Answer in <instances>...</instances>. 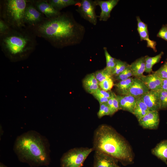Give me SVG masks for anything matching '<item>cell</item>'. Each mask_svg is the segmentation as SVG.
<instances>
[{
    "instance_id": "6da1fadb",
    "label": "cell",
    "mask_w": 167,
    "mask_h": 167,
    "mask_svg": "<svg viewBox=\"0 0 167 167\" xmlns=\"http://www.w3.org/2000/svg\"><path fill=\"white\" fill-rule=\"evenodd\" d=\"M28 28L36 36L44 38L58 49L79 43L85 32L84 27L68 12H61L55 17L46 18L39 24Z\"/></svg>"
},
{
    "instance_id": "7a4b0ae2",
    "label": "cell",
    "mask_w": 167,
    "mask_h": 167,
    "mask_svg": "<svg viewBox=\"0 0 167 167\" xmlns=\"http://www.w3.org/2000/svg\"><path fill=\"white\" fill-rule=\"evenodd\" d=\"M13 150L19 161L31 167L47 166L50 162L49 141L35 131H29L17 136Z\"/></svg>"
},
{
    "instance_id": "3957f363",
    "label": "cell",
    "mask_w": 167,
    "mask_h": 167,
    "mask_svg": "<svg viewBox=\"0 0 167 167\" xmlns=\"http://www.w3.org/2000/svg\"><path fill=\"white\" fill-rule=\"evenodd\" d=\"M93 144L94 151L104 153L123 165L133 163V155L130 146L110 126L102 124L96 129L94 133Z\"/></svg>"
},
{
    "instance_id": "277c9868",
    "label": "cell",
    "mask_w": 167,
    "mask_h": 167,
    "mask_svg": "<svg viewBox=\"0 0 167 167\" xmlns=\"http://www.w3.org/2000/svg\"><path fill=\"white\" fill-rule=\"evenodd\" d=\"M36 36L27 27L11 30L0 36L1 49L11 62L24 60L34 51L37 45Z\"/></svg>"
},
{
    "instance_id": "5b68a950",
    "label": "cell",
    "mask_w": 167,
    "mask_h": 167,
    "mask_svg": "<svg viewBox=\"0 0 167 167\" xmlns=\"http://www.w3.org/2000/svg\"><path fill=\"white\" fill-rule=\"evenodd\" d=\"M28 0H0V18L12 28L26 27L24 15Z\"/></svg>"
},
{
    "instance_id": "8992f818",
    "label": "cell",
    "mask_w": 167,
    "mask_h": 167,
    "mask_svg": "<svg viewBox=\"0 0 167 167\" xmlns=\"http://www.w3.org/2000/svg\"><path fill=\"white\" fill-rule=\"evenodd\" d=\"M94 151L92 148H76L63 154L60 159L61 167H82L89 155Z\"/></svg>"
},
{
    "instance_id": "52a82bcc",
    "label": "cell",
    "mask_w": 167,
    "mask_h": 167,
    "mask_svg": "<svg viewBox=\"0 0 167 167\" xmlns=\"http://www.w3.org/2000/svg\"><path fill=\"white\" fill-rule=\"evenodd\" d=\"M46 18L35 8L30 0H28L24 15V22L27 27H34L40 23Z\"/></svg>"
},
{
    "instance_id": "ba28073f",
    "label": "cell",
    "mask_w": 167,
    "mask_h": 167,
    "mask_svg": "<svg viewBox=\"0 0 167 167\" xmlns=\"http://www.w3.org/2000/svg\"><path fill=\"white\" fill-rule=\"evenodd\" d=\"M78 11L84 19L94 25L97 22V16L95 9L96 6L94 1L83 0L79 3Z\"/></svg>"
},
{
    "instance_id": "9c48e42d",
    "label": "cell",
    "mask_w": 167,
    "mask_h": 167,
    "mask_svg": "<svg viewBox=\"0 0 167 167\" xmlns=\"http://www.w3.org/2000/svg\"><path fill=\"white\" fill-rule=\"evenodd\" d=\"M95 151L93 167H120L117 159L101 152Z\"/></svg>"
},
{
    "instance_id": "30bf717a",
    "label": "cell",
    "mask_w": 167,
    "mask_h": 167,
    "mask_svg": "<svg viewBox=\"0 0 167 167\" xmlns=\"http://www.w3.org/2000/svg\"><path fill=\"white\" fill-rule=\"evenodd\" d=\"M140 97L150 111H158L161 109L159 91L150 90Z\"/></svg>"
},
{
    "instance_id": "8fae6325",
    "label": "cell",
    "mask_w": 167,
    "mask_h": 167,
    "mask_svg": "<svg viewBox=\"0 0 167 167\" xmlns=\"http://www.w3.org/2000/svg\"><path fill=\"white\" fill-rule=\"evenodd\" d=\"M35 8L47 18L56 16L61 13L55 9L48 0H30Z\"/></svg>"
},
{
    "instance_id": "7c38bea8",
    "label": "cell",
    "mask_w": 167,
    "mask_h": 167,
    "mask_svg": "<svg viewBox=\"0 0 167 167\" xmlns=\"http://www.w3.org/2000/svg\"><path fill=\"white\" fill-rule=\"evenodd\" d=\"M139 125L146 129H156L159 126L160 118L158 111H150L138 121Z\"/></svg>"
},
{
    "instance_id": "4fadbf2b",
    "label": "cell",
    "mask_w": 167,
    "mask_h": 167,
    "mask_svg": "<svg viewBox=\"0 0 167 167\" xmlns=\"http://www.w3.org/2000/svg\"><path fill=\"white\" fill-rule=\"evenodd\" d=\"M119 1V0H95L96 5L99 6L101 9V12L99 16V20L101 21H107L110 17L112 10L117 4Z\"/></svg>"
},
{
    "instance_id": "5bb4252c",
    "label": "cell",
    "mask_w": 167,
    "mask_h": 167,
    "mask_svg": "<svg viewBox=\"0 0 167 167\" xmlns=\"http://www.w3.org/2000/svg\"><path fill=\"white\" fill-rule=\"evenodd\" d=\"M149 89L139 78H133L132 84L125 95L138 97L149 91Z\"/></svg>"
},
{
    "instance_id": "9a60e30c",
    "label": "cell",
    "mask_w": 167,
    "mask_h": 167,
    "mask_svg": "<svg viewBox=\"0 0 167 167\" xmlns=\"http://www.w3.org/2000/svg\"><path fill=\"white\" fill-rule=\"evenodd\" d=\"M119 110L133 113L137 98L130 95H117Z\"/></svg>"
},
{
    "instance_id": "2e32d148",
    "label": "cell",
    "mask_w": 167,
    "mask_h": 167,
    "mask_svg": "<svg viewBox=\"0 0 167 167\" xmlns=\"http://www.w3.org/2000/svg\"><path fill=\"white\" fill-rule=\"evenodd\" d=\"M139 78L150 90L159 91L161 90L162 79L154 73L143 75Z\"/></svg>"
},
{
    "instance_id": "e0dca14e",
    "label": "cell",
    "mask_w": 167,
    "mask_h": 167,
    "mask_svg": "<svg viewBox=\"0 0 167 167\" xmlns=\"http://www.w3.org/2000/svg\"><path fill=\"white\" fill-rule=\"evenodd\" d=\"M151 152L154 155L167 165V139L161 141Z\"/></svg>"
},
{
    "instance_id": "ac0fdd59",
    "label": "cell",
    "mask_w": 167,
    "mask_h": 167,
    "mask_svg": "<svg viewBox=\"0 0 167 167\" xmlns=\"http://www.w3.org/2000/svg\"><path fill=\"white\" fill-rule=\"evenodd\" d=\"M145 56L137 59L130 65L133 76L140 78L144 75L145 67Z\"/></svg>"
},
{
    "instance_id": "d6986e66",
    "label": "cell",
    "mask_w": 167,
    "mask_h": 167,
    "mask_svg": "<svg viewBox=\"0 0 167 167\" xmlns=\"http://www.w3.org/2000/svg\"><path fill=\"white\" fill-rule=\"evenodd\" d=\"M149 111V109L140 97H137L132 114L136 117L138 121Z\"/></svg>"
},
{
    "instance_id": "ffe728a7",
    "label": "cell",
    "mask_w": 167,
    "mask_h": 167,
    "mask_svg": "<svg viewBox=\"0 0 167 167\" xmlns=\"http://www.w3.org/2000/svg\"><path fill=\"white\" fill-rule=\"evenodd\" d=\"M48 1L55 9L59 11L67 6L76 5L78 3L77 1L74 0H48Z\"/></svg>"
},
{
    "instance_id": "44dd1931",
    "label": "cell",
    "mask_w": 167,
    "mask_h": 167,
    "mask_svg": "<svg viewBox=\"0 0 167 167\" xmlns=\"http://www.w3.org/2000/svg\"><path fill=\"white\" fill-rule=\"evenodd\" d=\"M133 78L131 77L114 84V86L117 91L121 95H123L125 94L132 84Z\"/></svg>"
},
{
    "instance_id": "7402d4cb",
    "label": "cell",
    "mask_w": 167,
    "mask_h": 167,
    "mask_svg": "<svg viewBox=\"0 0 167 167\" xmlns=\"http://www.w3.org/2000/svg\"><path fill=\"white\" fill-rule=\"evenodd\" d=\"M106 60V66L105 68L107 71L112 76V73L115 66L117 59L112 57L109 53L107 48H103Z\"/></svg>"
},
{
    "instance_id": "603a6c76",
    "label": "cell",
    "mask_w": 167,
    "mask_h": 167,
    "mask_svg": "<svg viewBox=\"0 0 167 167\" xmlns=\"http://www.w3.org/2000/svg\"><path fill=\"white\" fill-rule=\"evenodd\" d=\"M139 34L140 40L146 41L147 43V46L152 49L153 50L156 51V42L151 40L149 38L148 29H137Z\"/></svg>"
},
{
    "instance_id": "cb8c5ba5",
    "label": "cell",
    "mask_w": 167,
    "mask_h": 167,
    "mask_svg": "<svg viewBox=\"0 0 167 167\" xmlns=\"http://www.w3.org/2000/svg\"><path fill=\"white\" fill-rule=\"evenodd\" d=\"M129 65L126 62L117 59L116 63L112 75L117 76L123 71Z\"/></svg>"
},
{
    "instance_id": "d4e9b609",
    "label": "cell",
    "mask_w": 167,
    "mask_h": 167,
    "mask_svg": "<svg viewBox=\"0 0 167 167\" xmlns=\"http://www.w3.org/2000/svg\"><path fill=\"white\" fill-rule=\"evenodd\" d=\"M99 85L101 89L108 92L111 89L114 84L112 78H110L99 83Z\"/></svg>"
},
{
    "instance_id": "484cf974",
    "label": "cell",
    "mask_w": 167,
    "mask_h": 167,
    "mask_svg": "<svg viewBox=\"0 0 167 167\" xmlns=\"http://www.w3.org/2000/svg\"><path fill=\"white\" fill-rule=\"evenodd\" d=\"M153 73L162 79H167V62L165 61L158 70Z\"/></svg>"
},
{
    "instance_id": "4316f807",
    "label": "cell",
    "mask_w": 167,
    "mask_h": 167,
    "mask_svg": "<svg viewBox=\"0 0 167 167\" xmlns=\"http://www.w3.org/2000/svg\"><path fill=\"white\" fill-rule=\"evenodd\" d=\"M97 115L99 118H101L106 115L110 116V110L107 103H103L100 105Z\"/></svg>"
},
{
    "instance_id": "83f0119b",
    "label": "cell",
    "mask_w": 167,
    "mask_h": 167,
    "mask_svg": "<svg viewBox=\"0 0 167 167\" xmlns=\"http://www.w3.org/2000/svg\"><path fill=\"white\" fill-rule=\"evenodd\" d=\"M164 54V52L162 51L158 54L153 57L145 56V63L153 66L155 64L160 62Z\"/></svg>"
},
{
    "instance_id": "f1b7e54d",
    "label": "cell",
    "mask_w": 167,
    "mask_h": 167,
    "mask_svg": "<svg viewBox=\"0 0 167 167\" xmlns=\"http://www.w3.org/2000/svg\"><path fill=\"white\" fill-rule=\"evenodd\" d=\"M99 83L96 79L94 73L87 75L83 80V86L99 84Z\"/></svg>"
},
{
    "instance_id": "f546056e",
    "label": "cell",
    "mask_w": 167,
    "mask_h": 167,
    "mask_svg": "<svg viewBox=\"0 0 167 167\" xmlns=\"http://www.w3.org/2000/svg\"><path fill=\"white\" fill-rule=\"evenodd\" d=\"M160 99L161 104V109L166 110L167 109V92L162 90L159 91Z\"/></svg>"
},
{
    "instance_id": "4dcf8cb0",
    "label": "cell",
    "mask_w": 167,
    "mask_h": 167,
    "mask_svg": "<svg viewBox=\"0 0 167 167\" xmlns=\"http://www.w3.org/2000/svg\"><path fill=\"white\" fill-rule=\"evenodd\" d=\"M11 28L5 21L0 18V36L6 34Z\"/></svg>"
},
{
    "instance_id": "1f68e13d",
    "label": "cell",
    "mask_w": 167,
    "mask_h": 167,
    "mask_svg": "<svg viewBox=\"0 0 167 167\" xmlns=\"http://www.w3.org/2000/svg\"><path fill=\"white\" fill-rule=\"evenodd\" d=\"M111 97L113 100L112 115L119 110V103L117 95L111 92Z\"/></svg>"
},
{
    "instance_id": "d6a6232c",
    "label": "cell",
    "mask_w": 167,
    "mask_h": 167,
    "mask_svg": "<svg viewBox=\"0 0 167 167\" xmlns=\"http://www.w3.org/2000/svg\"><path fill=\"white\" fill-rule=\"evenodd\" d=\"M157 36L167 41V24L162 25L158 33Z\"/></svg>"
},
{
    "instance_id": "836d02e7",
    "label": "cell",
    "mask_w": 167,
    "mask_h": 167,
    "mask_svg": "<svg viewBox=\"0 0 167 167\" xmlns=\"http://www.w3.org/2000/svg\"><path fill=\"white\" fill-rule=\"evenodd\" d=\"M84 87L86 91L92 94L95 92L100 88L99 84H96L84 85Z\"/></svg>"
},
{
    "instance_id": "e575fe53",
    "label": "cell",
    "mask_w": 167,
    "mask_h": 167,
    "mask_svg": "<svg viewBox=\"0 0 167 167\" xmlns=\"http://www.w3.org/2000/svg\"><path fill=\"white\" fill-rule=\"evenodd\" d=\"M129 78L127 73L126 68L118 75L115 76V78L116 80L119 81L125 80Z\"/></svg>"
},
{
    "instance_id": "d590c367",
    "label": "cell",
    "mask_w": 167,
    "mask_h": 167,
    "mask_svg": "<svg viewBox=\"0 0 167 167\" xmlns=\"http://www.w3.org/2000/svg\"><path fill=\"white\" fill-rule=\"evenodd\" d=\"M92 95L98 100L100 105L103 103H107L109 99L95 93L92 94Z\"/></svg>"
},
{
    "instance_id": "8d00e7d4",
    "label": "cell",
    "mask_w": 167,
    "mask_h": 167,
    "mask_svg": "<svg viewBox=\"0 0 167 167\" xmlns=\"http://www.w3.org/2000/svg\"><path fill=\"white\" fill-rule=\"evenodd\" d=\"M107 73L108 72L107 71L105 68L103 69L96 71L95 73H94V74L96 79L98 81L100 79L103 77L104 75Z\"/></svg>"
},
{
    "instance_id": "74e56055",
    "label": "cell",
    "mask_w": 167,
    "mask_h": 167,
    "mask_svg": "<svg viewBox=\"0 0 167 167\" xmlns=\"http://www.w3.org/2000/svg\"><path fill=\"white\" fill-rule=\"evenodd\" d=\"M137 21V29H148L147 25L143 22L139 16L136 17Z\"/></svg>"
},
{
    "instance_id": "f35d334b",
    "label": "cell",
    "mask_w": 167,
    "mask_h": 167,
    "mask_svg": "<svg viewBox=\"0 0 167 167\" xmlns=\"http://www.w3.org/2000/svg\"><path fill=\"white\" fill-rule=\"evenodd\" d=\"M95 93L108 98L111 97V92L105 91L100 88H99Z\"/></svg>"
},
{
    "instance_id": "ab89813d",
    "label": "cell",
    "mask_w": 167,
    "mask_h": 167,
    "mask_svg": "<svg viewBox=\"0 0 167 167\" xmlns=\"http://www.w3.org/2000/svg\"><path fill=\"white\" fill-rule=\"evenodd\" d=\"M153 66L151 64L146 63L144 72L148 73H151L152 71Z\"/></svg>"
},
{
    "instance_id": "60d3db41",
    "label": "cell",
    "mask_w": 167,
    "mask_h": 167,
    "mask_svg": "<svg viewBox=\"0 0 167 167\" xmlns=\"http://www.w3.org/2000/svg\"><path fill=\"white\" fill-rule=\"evenodd\" d=\"M161 90L167 92V79H162Z\"/></svg>"
},
{
    "instance_id": "b9f144b4",
    "label": "cell",
    "mask_w": 167,
    "mask_h": 167,
    "mask_svg": "<svg viewBox=\"0 0 167 167\" xmlns=\"http://www.w3.org/2000/svg\"><path fill=\"white\" fill-rule=\"evenodd\" d=\"M0 167H7L6 166L3 164L2 163L0 162Z\"/></svg>"
},
{
    "instance_id": "7bdbcfd3",
    "label": "cell",
    "mask_w": 167,
    "mask_h": 167,
    "mask_svg": "<svg viewBox=\"0 0 167 167\" xmlns=\"http://www.w3.org/2000/svg\"><path fill=\"white\" fill-rule=\"evenodd\" d=\"M166 62H167V59H166Z\"/></svg>"
}]
</instances>
